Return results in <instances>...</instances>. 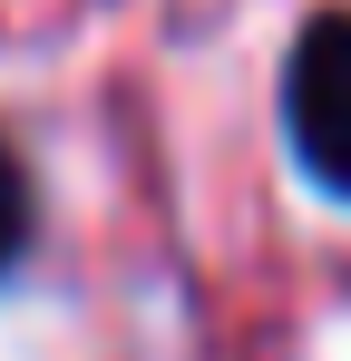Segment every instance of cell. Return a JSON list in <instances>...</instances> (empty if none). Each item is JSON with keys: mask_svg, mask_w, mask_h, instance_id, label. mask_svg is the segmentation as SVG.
<instances>
[{"mask_svg": "<svg viewBox=\"0 0 351 361\" xmlns=\"http://www.w3.org/2000/svg\"><path fill=\"white\" fill-rule=\"evenodd\" d=\"M283 118H292V147L302 166L351 195V10L312 20L292 39V68H283Z\"/></svg>", "mask_w": 351, "mask_h": 361, "instance_id": "cell-1", "label": "cell"}, {"mask_svg": "<svg viewBox=\"0 0 351 361\" xmlns=\"http://www.w3.org/2000/svg\"><path fill=\"white\" fill-rule=\"evenodd\" d=\"M30 244V185H20V166H10V147H0V264Z\"/></svg>", "mask_w": 351, "mask_h": 361, "instance_id": "cell-2", "label": "cell"}]
</instances>
